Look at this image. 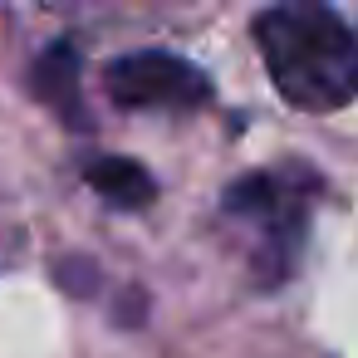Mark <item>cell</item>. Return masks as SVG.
I'll return each mask as SVG.
<instances>
[{
	"mask_svg": "<svg viewBox=\"0 0 358 358\" xmlns=\"http://www.w3.org/2000/svg\"><path fill=\"white\" fill-rule=\"evenodd\" d=\"M255 45L285 103L304 113H334L358 99V35L329 6L285 0L260 10Z\"/></svg>",
	"mask_w": 358,
	"mask_h": 358,
	"instance_id": "obj_1",
	"label": "cell"
},
{
	"mask_svg": "<svg viewBox=\"0 0 358 358\" xmlns=\"http://www.w3.org/2000/svg\"><path fill=\"white\" fill-rule=\"evenodd\" d=\"M309 187L314 177L304 172H250L241 182L226 187L221 196V211L245 221L255 236H260V280L280 285L289 270H294V255H299V241H304V226H309Z\"/></svg>",
	"mask_w": 358,
	"mask_h": 358,
	"instance_id": "obj_2",
	"label": "cell"
},
{
	"mask_svg": "<svg viewBox=\"0 0 358 358\" xmlns=\"http://www.w3.org/2000/svg\"><path fill=\"white\" fill-rule=\"evenodd\" d=\"M103 89L118 108H201L211 99L206 74L162 50H138L113 59L103 69Z\"/></svg>",
	"mask_w": 358,
	"mask_h": 358,
	"instance_id": "obj_3",
	"label": "cell"
},
{
	"mask_svg": "<svg viewBox=\"0 0 358 358\" xmlns=\"http://www.w3.org/2000/svg\"><path fill=\"white\" fill-rule=\"evenodd\" d=\"M30 89H35V99H45V103L59 113V123H69V128H89V118H84V99H79V50H74L69 40L50 45V50L35 59V69H30Z\"/></svg>",
	"mask_w": 358,
	"mask_h": 358,
	"instance_id": "obj_4",
	"label": "cell"
},
{
	"mask_svg": "<svg viewBox=\"0 0 358 358\" xmlns=\"http://www.w3.org/2000/svg\"><path fill=\"white\" fill-rule=\"evenodd\" d=\"M89 187L108 201V206H118V211H138V206H148L152 201V192H157V182L133 162V157H99V162H89Z\"/></svg>",
	"mask_w": 358,
	"mask_h": 358,
	"instance_id": "obj_5",
	"label": "cell"
}]
</instances>
